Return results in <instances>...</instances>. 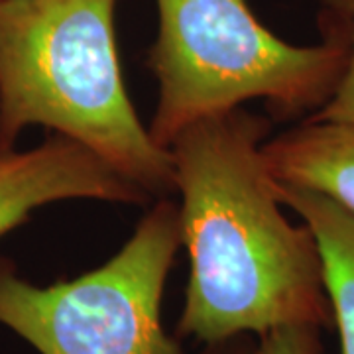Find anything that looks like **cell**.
Wrapping results in <instances>:
<instances>
[{
  "instance_id": "cell-1",
  "label": "cell",
  "mask_w": 354,
  "mask_h": 354,
  "mask_svg": "<svg viewBox=\"0 0 354 354\" xmlns=\"http://www.w3.org/2000/svg\"><path fill=\"white\" fill-rule=\"evenodd\" d=\"M270 120L236 106L169 144L191 258L177 330L205 344L286 325H333L311 230L281 213L262 156Z\"/></svg>"
},
{
  "instance_id": "cell-2",
  "label": "cell",
  "mask_w": 354,
  "mask_h": 354,
  "mask_svg": "<svg viewBox=\"0 0 354 354\" xmlns=\"http://www.w3.org/2000/svg\"><path fill=\"white\" fill-rule=\"evenodd\" d=\"M116 0H0V152L26 127L101 156L152 197L176 191L169 150L140 124L114 38Z\"/></svg>"
},
{
  "instance_id": "cell-3",
  "label": "cell",
  "mask_w": 354,
  "mask_h": 354,
  "mask_svg": "<svg viewBox=\"0 0 354 354\" xmlns=\"http://www.w3.org/2000/svg\"><path fill=\"white\" fill-rule=\"evenodd\" d=\"M158 14L148 64L160 95L148 132L165 150L193 122L252 99L304 120L330 101L346 67V38L323 12L317 46L274 36L246 0H158Z\"/></svg>"
},
{
  "instance_id": "cell-4",
  "label": "cell",
  "mask_w": 354,
  "mask_h": 354,
  "mask_svg": "<svg viewBox=\"0 0 354 354\" xmlns=\"http://www.w3.org/2000/svg\"><path fill=\"white\" fill-rule=\"evenodd\" d=\"M183 244L179 205L160 199L101 268L46 288L0 260V325L39 354H185L162 325V295Z\"/></svg>"
},
{
  "instance_id": "cell-5",
  "label": "cell",
  "mask_w": 354,
  "mask_h": 354,
  "mask_svg": "<svg viewBox=\"0 0 354 354\" xmlns=\"http://www.w3.org/2000/svg\"><path fill=\"white\" fill-rule=\"evenodd\" d=\"M67 199L146 205L152 195L62 134L26 152H0V236L26 223L34 209Z\"/></svg>"
},
{
  "instance_id": "cell-6",
  "label": "cell",
  "mask_w": 354,
  "mask_h": 354,
  "mask_svg": "<svg viewBox=\"0 0 354 354\" xmlns=\"http://www.w3.org/2000/svg\"><path fill=\"white\" fill-rule=\"evenodd\" d=\"M279 183L319 191L354 213V122L304 118L262 144Z\"/></svg>"
},
{
  "instance_id": "cell-7",
  "label": "cell",
  "mask_w": 354,
  "mask_h": 354,
  "mask_svg": "<svg viewBox=\"0 0 354 354\" xmlns=\"http://www.w3.org/2000/svg\"><path fill=\"white\" fill-rule=\"evenodd\" d=\"M276 193L315 239L341 354H354V213L319 191L276 181Z\"/></svg>"
},
{
  "instance_id": "cell-8",
  "label": "cell",
  "mask_w": 354,
  "mask_h": 354,
  "mask_svg": "<svg viewBox=\"0 0 354 354\" xmlns=\"http://www.w3.org/2000/svg\"><path fill=\"white\" fill-rule=\"evenodd\" d=\"M321 12L341 26L348 44V57L341 83L330 101L307 118L313 120H353L354 122V0H319Z\"/></svg>"
},
{
  "instance_id": "cell-9",
  "label": "cell",
  "mask_w": 354,
  "mask_h": 354,
  "mask_svg": "<svg viewBox=\"0 0 354 354\" xmlns=\"http://www.w3.org/2000/svg\"><path fill=\"white\" fill-rule=\"evenodd\" d=\"M260 354H323L321 327L286 325L258 337Z\"/></svg>"
},
{
  "instance_id": "cell-10",
  "label": "cell",
  "mask_w": 354,
  "mask_h": 354,
  "mask_svg": "<svg viewBox=\"0 0 354 354\" xmlns=\"http://www.w3.org/2000/svg\"><path fill=\"white\" fill-rule=\"evenodd\" d=\"M203 354H260L258 353V342L248 339V335H239L228 341L207 344Z\"/></svg>"
}]
</instances>
